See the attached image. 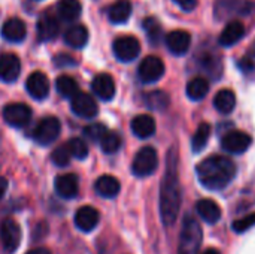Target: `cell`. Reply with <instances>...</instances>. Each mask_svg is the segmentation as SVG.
Here are the masks:
<instances>
[{
    "instance_id": "1",
    "label": "cell",
    "mask_w": 255,
    "mask_h": 254,
    "mask_svg": "<svg viewBox=\"0 0 255 254\" xmlns=\"http://www.w3.org/2000/svg\"><path fill=\"white\" fill-rule=\"evenodd\" d=\"M181 184L178 175V156L172 148L167 154L166 172L160 189V214L166 226H172L181 210Z\"/></svg>"
},
{
    "instance_id": "2",
    "label": "cell",
    "mask_w": 255,
    "mask_h": 254,
    "mask_svg": "<svg viewBox=\"0 0 255 254\" xmlns=\"http://www.w3.org/2000/svg\"><path fill=\"white\" fill-rule=\"evenodd\" d=\"M196 172L203 187L209 190H223L236 177V165L229 157L211 156L196 166Z\"/></svg>"
},
{
    "instance_id": "3",
    "label": "cell",
    "mask_w": 255,
    "mask_h": 254,
    "mask_svg": "<svg viewBox=\"0 0 255 254\" xmlns=\"http://www.w3.org/2000/svg\"><path fill=\"white\" fill-rule=\"evenodd\" d=\"M202 238L203 235H202L200 225L193 216H187L182 223V229L179 235L178 254H197L202 244Z\"/></svg>"
},
{
    "instance_id": "4",
    "label": "cell",
    "mask_w": 255,
    "mask_h": 254,
    "mask_svg": "<svg viewBox=\"0 0 255 254\" xmlns=\"http://www.w3.org/2000/svg\"><path fill=\"white\" fill-rule=\"evenodd\" d=\"M255 12V3L250 0H217L214 13L218 19L244 16Z\"/></svg>"
},
{
    "instance_id": "5",
    "label": "cell",
    "mask_w": 255,
    "mask_h": 254,
    "mask_svg": "<svg viewBox=\"0 0 255 254\" xmlns=\"http://www.w3.org/2000/svg\"><path fill=\"white\" fill-rule=\"evenodd\" d=\"M158 168V154L152 147H143L134 156L131 171L136 177H149Z\"/></svg>"
},
{
    "instance_id": "6",
    "label": "cell",
    "mask_w": 255,
    "mask_h": 254,
    "mask_svg": "<svg viewBox=\"0 0 255 254\" xmlns=\"http://www.w3.org/2000/svg\"><path fill=\"white\" fill-rule=\"evenodd\" d=\"M164 70H166V67H164V63H163V60L160 57L148 55L139 64L137 75H139L142 82L152 84V82H157L158 79L163 78Z\"/></svg>"
},
{
    "instance_id": "7",
    "label": "cell",
    "mask_w": 255,
    "mask_h": 254,
    "mask_svg": "<svg viewBox=\"0 0 255 254\" xmlns=\"http://www.w3.org/2000/svg\"><path fill=\"white\" fill-rule=\"evenodd\" d=\"M61 130V124L58 118L55 117H45L40 120V123L34 129V141L40 145H49L52 144Z\"/></svg>"
},
{
    "instance_id": "8",
    "label": "cell",
    "mask_w": 255,
    "mask_h": 254,
    "mask_svg": "<svg viewBox=\"0 0 255 254\" xmlns=\"http://www.w3.org/2000/svg\"><path fill=\"white\" fill-rule=\"evenodd\" d=\"M114 54L120 61H133L140 54V43L134 36H121L114 40Z\"/></svg>"
},
{
    "instance_id": "9",
    "label": "cell",
    "mask_w": 255,
    "mask_h": 254,
    "mask_svg": "<svg viewBox=\"0 0 255 254\" xmlns=\"http://www.w3.org/2000/svg\"><path fill=\"white\" fill-rule=\"evenodd\" d=\"M253 138L242 130H232L227 132L221 139V147L224 151L230 154H244L251 147Z\"/></svg>"
},
{
    "instance_id": "10",
    "label": "cell",
    "mask_w": 255,
    "mask_h": 254,
    "mask_svg": "<svg viewBox=\"0 0 255 254\" xmlns=\"http://www.w3.org/2000/svg\"><path fill=\"white\" fill-rule=\"evenodd\" d=\"M0 241H1L4 252H7V253H13L19 247L21 229L15 220L6 219L0 223Z\"/></svg>"
},
{
    "instance_id": "11",
    "label": "cell",
    "mask_w": 255,
    "mask_h": 254,
    "mask_svg": "<svg viewBox=\"0 0 255 254\" xmlns=\"http://www.w3.org/2000/svg\"><path fill=\"white\" fill-rule=\"evenodd\" d=\"M3 118L12 127H24L31 118V109L24 103H10L4 106Z\"/></svg>"
},
{
    "instance_id": "12",
    "label": "cell",
    "mask_w": 255,
    "mask_h": 254,
    "mask_svg": "<svg viewBox=\"0 0 255 254\" xmlns=\"http://www.w3.org/2000/svg\"><path fill=\"white\" fill-rule=\"evenodd\" d=\"M166 46L175 55H184L191 46V34L185 30H173L166 36Z\"/></svg>"
},
{
    "instance_id": "13",
    "label": "cell",
    "mask_w": 255,
    "mask_h": 254,
    "mask_svg": "<svg viewBox=\"0 0 255 254\" xmlns=\"http://www.w3.org/2000/svg\"><path fill=\"white\" fill-rule=\"evenodd\" d=\"M72 111L82 118H93L97 115L99 108L90 94L79 91L75 97H72Z\"/></svg>"
},
{
    "instance_id": "14",
    "label": "cell",
    "mask_w": 255,
    "mask_h": 254,
    "mask_svg": "<svg viewBox=\"0 0 255 254\" xmlns=\"http://www.w3.org/2000/svg\"><path fill=\"white\" fill-rule=\"evenodd\" d=\"M25 88L33 99L43 100L49 94V81L45 73L33 72L25 81Z\"/></svg>"
},
{
    "instance_id": "15",
    "label": "cell",
    "mask_w": 255,
    "mask_h": 254,
    "mask_svg": "<svg viewBox=\"0 0 255 254\" xmlns=\"http://www.w3.org/2000/svg\"><path fill=\"white\" fill-rule=\"evenodd\" d=\"M21 63L15 54L6 52L0 55V79L3 82H13L19 76Z\"/></svg>"
},
{
    "instance_id": "16",
    "label": "cell",
    "mask_w": 255,
    "mask_h": 254,
    "mask_svg": "<svg viewBox=\"0 0 255 254\" xmlns=\"http://www.w3.org/2000/svg\"><path fill=\"white\" fill-rule=\"evenodd\" d=\"M1 36L7 40V42H22L27 36V27L25 22L19 18H9L7 21L3 22L1 25Z\"/></svg>"
},
{
    "instance_id": "17",
    "label": "cell",
    "mask_w": 255,
    "mask_h": 254,
    "mask_svg": "<svg viewBox=\"0 0 255 254\" xmlns=\"http://www.w3.org/2000/svg\"><path fill=\"white\" fill-rule=\"evenodd\" d=\"M54 187L55 192L60 198L64 199H72L78 195L79 190V183H78V177L73 174H64L55 178L54 181Z\"/></svg>"
},
{
    "instance_id": "18",
    "label": "cell",
    "mask_w": 255,
    "mask_h": 254,
    "mask_svg": "<svg viewBox=\"0 0 255 254\" xmlns=\"http://www.w3.org/2000/svg\"><path fill=\"white\" fill-rule=\"evenodd\" d=\"M91 88L94 94L102 100H111L115 96V82L114 78L108 73L97 75L91 82Z\"/></svg>"
},
{
    "instance_id": "19",
    "label": "cell",
    "mask_w": 255,
    "mask_h": 254,
    "mask_svg": "<svg viewBox=\"0 0 255 254\" xmlns=\"http://www.w3.org/2000/svg\"><path fill=\"white\" fill-rule=\"evenodd\" d=\"M196 213L199 214V217L203 222H206L209 225H215L221 219V208L212 199H200L196 204Z\"/></svg>"
},
{
    "instance_id": "20",
    "label": "cell",
    "mask_w": 255,
    "mask_h": 254,
    "mask_svg": "<svg viewBox=\"0 0 255 254\" xmlns=\"http://www.w3.org/2000/svg\"><path fill=\"white\" fill-rule=\"evenodd\" d=\"M75 225L82 232H91L99 225V213L93 207H82L75 214Z\"/></svg>"
},
{
    "instance_id": "21",
    "label": "cell",
    "mask_w": 255,
    "mask_h": 254,
    "mask_svg": "<svg viewBox=\"0 0 255 254\" xmlns=\"http://www.w3.org/2000/svg\"><path fill=\"white\" fill-rule=\"evenodd\" d=\"M58 21L51 13H42L37 21V37L40 40H52L58 36Z\"/></svg>"
},
{
    "instance_id": "22",
    "label": "cell",
    "mask_w": 255,
    "mask_h": 254,
    "mask_svg": "<svg viewBox=\"0 0 255 254\" xmlns=\"http://www.w3.org/2000/svg\"><path fill=\"white\" fill-rule=\"evenodd\" d=\"M245 36V25L241 21H232L226 25L223 33L220 34V45L223 46H232L238 43Z\"/></svg>"
},
{
    "instance_id": "23",
    "label": "cell",
    "mask_w": 255,
    "mask_h": 254,
    "mask_svg": "<svg viewBox=\"0 0 255 254\" xmlns=\"http://www.w3.org/2000/svg\"><path fill=\"white\" fill-rule=\"evenodd\" d=\"M155 129H157V126H155L154 118L146 114L137 115L131 121V130L140 139H146V138L152 136L155 133Z\"/></svg>"
},
{
    "instance_id": "24",
    "label": "cell",
    "mask_w": 255,
    "mask_h": 254,
    "mask_svg": "<svg viewBox=\"0 0 255 254\" xmlns=\"http://www.w3.org/2000/svg\"><path fill=\"white\" fill-rule=\"evenodd\" d=\"M131 3L128 0H118L108 9V18L112 24H124L131 15Z\"/></svg>"
},
{
    "instance_id": "25",
    "label": "cell",
    "mask_w": 255,
    "mask_h": 254,
    "mask_svg": "<svg viewBox=\"0 0 255 254\" xmlns=\"http://www.w3.org/2000/svg\"><path fill=\"white\" fill-rule=\"evenodd\" d=\"M214 106L220 114H232L233 109L236 108V94L230 88H223L220 90L215 97H214Z\"/></svg>"
},
{
    "instance_id": "26",
    "label": "cell",
    "mask_w": 255,
    "mask_h": 254,
    "mask_svg": "<svg viewBox=\"0 0 255 254\" xmlns=\"http://www.w3.org/2000/svg\"><path fill=\"white\" fill-rule=\"evenodd\" d=\"M64 42L72 48H84L88 42V30L82 24L72 25L64 33Z\"/></svg>"
},
{
    "instance_id": "27",
    "label": "cell",
    "mask_w": 255,
    "mask_h": 254,
    "mask_svg": "<svg viewBox=\"0 0 255 254\" xmlns=\"http://www.w3.org/2000/svg\"><path fill=\"white\" fill-rule=\"evenodd\" d=\"M96 192L102 196V198H115L120 193L121 184L120 181L112 177V175H103L96 181L94 186Z\"/></svg>"
},
{
    "instance_id": "28",
    "label": "cell",
    "mask_w": 255,
    "mask_h": 254,
    "mask_svg": "<svg viewBox=\"0 0 255 254\" xmlns=\"http://www.w3.org/2000/svg\"><path fill=\"white\" fill-rule=\"evenodd\" d=\"M209 93V82L206 78H202V76H197V78H193L191 81H188L187 84V96L197 102V100H202L206 97V94Z\"/></svg>"
},
{
    "instance_id": "29",
    "label": "cell",
    "mask_w": 255,
    "mask_h": 254,
    "mask_svg": "<svg viewBox=\"0 0 255 254\" xmlns=\"http://www.w3.org/2000/svg\"><path fill=\"white\" fill-rule=\"evenodd\" d=\"M58 15L64 21H75L82 12V4L79 0H60L57 4Z\"/></svg>"
},
{
    "instance_id": "30",
    "label": "cell",
    "mask_w": 255,
    "mask_h": 254,
    "mask_svg": "<svg viewBox=\"0 0 255 254\" xmlns=\"http://www.w3.org/2000/svg\"><path fill=\"white\" fill-rule=\"evenodd\" d=\"M55 85H57V91H58L63 97H67V99H72V97H75V96L79 93L78 82H76L73 78L67 76V75L58 76Z\"/></svg>"
},
{
    "instance_id": "31",
    "label": "cell",
    "mask_w": 255,
    "mask_h": 254,
    "mask_svg": "<svg viewBox=\"0 0 255 254\" xmlns=\"http://www.w3.org/2000/svg\"><path fill=\"white\" fill-rule=\"evenodd\" d=\"M209 138H211V126L208 123H202L197 127V130H196V133L193 135V139H191L193 151L194 153H200L206 147Z\"/></svg>"
},
{
    "instance_id": "32",
    "label": "cell",
    "mask_w": 255,
    "mask_h": 254,
    "mask_svg": "<svg viewBox=\"0 0 255 254\" xmlns=\"http://www.w3.org/2000/svg\"><path fill=\"white\" fill-rule=\"evenodd\" d=\"M145 103L154 111H164L169 106V96L164 91L155 90L145 96Z\"/></svg>"
},
{
    "instance_id": "33",
    "label": "cell",
    "mask_w": 255,
    "mask_h": 254,
    "mask_svg": "<svg viewBox=\"0 0 255 254\" xmlns=\"http://www.w3.org/2000/svg\"><path fill=\"white\" fill-rule=\"evenodd\" d=\"M143 28H145L146 36L151 40V43L152 45H157L160 42V39H161V31H163L160 22L155 18H146L143 21Z\"/></svg>"
},
{
    "instance_id": "34",
    "label": "cell",
    "mask_w": 255,
    "mask_h": 254,
    "mask_svg": "<svg viewBox=\"0 0 255 254\" xmlns=\"http://www.w3.org/2000/svg\"><path fill=\"white\" fill-rule=\"evenodd\" d=\"M100 144H102V150H103L105 153L114 154V153H117V151L120 150V147H121V138H120V135H117V133H114V132H108V133L102 138Z\"/></svg>"
},
{
    "instance_id": "35",
    "label": "cell",
    "mask_w": 255,
    "mask_h": 254,
    "mask_svg": "<svg viewBox=\"0 0 255 254\" xmlns=\"http://www.w3.org/2000/svg\"><path fill=\"white\" fill-rule=\"evenodd\" d=\"M66 145H67V148H69V151H70V156H73V157H76V159H79V160H82V159H85V157L88 156V147H87V144H85L82 139H79V138L70 139Z\"/></svg>"
},
{
    "instance_id": "36",
    "label": "cell",
    "mask_w": 255,
    "mask_h": 254,
    "mask_svg": "<svg viewBox=\"0 0 255 254\" xmlns=\"http://www.w3.org/2000/svg\"><path fill=\"white\" fill-rule=\"evenodd\" d=\"M51 160L54 165L63 168V166H67L69 162H70V151L67 148V145H61L58 148H55L51 154Z\"/></svg>"
},
{
    "instance_id": "37",
    "label": "cell",
    "mask_w": 255,
    "mask_h": 254,
    "mask_svg": "<svg viewBox=\"0 0 255 254\" xmlns=\"http://www.w3.org/2000/svg\"><path fill=\"white\" fill-rule=\"evenodd\" d=\"M106 133H108V129L102 123H94V124H90L84 129V135L91 141H102V138Z\"/></svg>"
},
{
    "instance_id": "38",
    "label": "cell",
    "mask_w": 255,
    "mask_h": 254,
    "mask_svg": "<svg viewBox=\"0 0 255 254\" xmlns=\"http://www.w3.org/2000/svg\"><path fill=\"white\" fill-rule=\"evenodd\" d=\"M239 67H241V70H244L245 73L253 72L255 69V42L250 46L248 52L239 60Z\"/></svg>"
},
{
    "instance_id": "39",
    "label": "cell",
    "mask_w": 255,
    "mask_h": 254,
    "mask_svg": "<svg viewBox=\"0 0 255 254\" xmlns=\"http://www.w3.org/2000/svg\"><path fill=\"white\" fill-rule=\"evenodd\" d=\"M253 226H255V213L248 214V216H245V217H242V219L233 222V226H232V228H233V231H235L236 234H244V232L250 231Z\"/></svg>"
},
{
    "instance_id": "40",
    "label": "cell",
    "mask_w": 255,
    "mask_h": 254,
    "mask_svg": "<svg viewBox=\"0 0 255 254\" xmlns=\"http://www.w3.org/2000/svg\"><path fill=\"white\" fill-rule=\"evenodd\" d=\"M182 10L185 12H191L194 10V7L199 4V0H173Z\"/></svg>"
},
{
    "instance_id": "41",
    "label": "cell",
    "mask_w": 255,
    "mask_h": 254,
    "mask_svg": "<svg viewBox=\"0 0 255 254\" xmlns=\"http://www.w3.org/2000/svg\"><path fill=\"white\" fill-rule=\"evenodd\" d=\"M55 64L57 66H72V64H75V60L72 58V57H69L67 54H61V55H57L55 57Z\"/></svg>"
},
{
    "instance_id": "42",
    "label": "cell",
    "mask_w": 255,
    "mask_h": 254,
    "mask_svg": "<svg viewBox=\"0 0 255 254\" xmlns=\"http://www.w3.org/2000/svg\"><path fill=\"white\" fill-rule=\"evenodd\" d=\"M6 189H7V181H6L4 178H0V199L3 198Z\"/></svg>"
},
{
    "instance_id": "43",
    "label": "cell",
    "mask_w": 255,
    "mask_h": 254,
    "mask_svg": "<svg viewBox=\"0 0 255 254\" xmlns=\"http://www.w3.org/2000/svg\"><path fill=\"white\" fill-rule=\"evenodd\" d=\"M27 254H51V253H49V250H46V249H36V250L28 252Z\"/></svg>"
},
{
    "instance_id": "44",
    "label": "cell",
    "mask_w": 255,
    "mask_h": 254,
    "mask_svg": "<svg viewBox=\"0 0 255 254\" xmlns=\"http://www.w3.org/2000/svg\"><path fill=\"white\" fill-rule=\"evenodd\" d=\"M202 254H221L217 249H208V250H205Z\"/></svg>"
}]
</instances>
